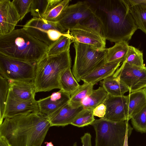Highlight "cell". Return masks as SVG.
I'll return each instance as SVG.
<instances>
[{
  "mask_svg": "<svg viewBox=\"0 0 146 146\" xmlns=\"http://www.w3.org/2000/svg\"><path fill=\"white\" fill-rule=\"evenodd\" d=\"M102 23L106 40L128 42L138 29L126 0L88 1Z\"/></svg>",
  "mask_w": 146,
  "mask_h": 146,
  "instance_id": "6da1fadb",
  "label": "cell"
},
{
  "mask_svg": "<svg viewBox=\"0 0 146 146\" xmlns=\"http://www.w3.org/2000/svg\"><path fill=\"white\" fill-rule=\"evenodd\" d=\"M50 127L48 120L38 114L19 115L5 118L0 125V136L11 146H41Z\"/></svg>",
  "mask_w": 146,
  "mask_h": 146,
  "instance_id": "7a4b0ae2",
  "label": "cell"
},
{
  "mask_svg": "<svg viewBox=\"0 0 146 146\" xmlns=\"http://www.w3.org/2000/svg\"><path fill=\"white\" fill-rule=\"evenodd\" d=\"M48 47L23 28L0 36V53L18 60L37 63L47 55Z\"/></svg>",
  "mask_w": 146,
  "mask_h": 146,
  "instance_id": "3957f363",
  "label": "cell"
},
{
  "mask_svg": "<svg viewBox=\"0 0 146 146\" xmlns=\"http://www.w3.org/2000/svg\"><path fill=\"white\" fill-rule=\"evenodd\" d=\"M71 67L70 50L56 55H47L43 58L36 64L34 82L36 92L60 89V76Z\"/></svg>",
  "mask_w": 146,
  "mask_h": 146,
  "instance_id": "277c9868",
  "label": "cell"
},
{
  "mask_svg": "<svg viewBox=\"0 0 146 146\" xmlns=\"http://www.w3.org/2000/svg\"><path fill=\"white\" fill-rule=\"evenodd\" d=\"M91 125L96 132L94 146H124L133 129L128 121H114L104 117L95 119Z\"/></svg>",
  "mask_w": 146,
  "mask_h": 146,
  "instance_id": "5b68a950",
  "label": "cell"
},
{
  "mask_svg": "<svg viewBox=\"0 0 146 146\" xmlns=\"http://www.w3.org/2000/svg\"><path fill=\"white\" fill-rule=\"evenodd\" d=\"M75 56L72 73L78 82L105 62L107 48L99 49L89 45L74 42Z\"/></svg>",
  "mask_w": 146,
  "mask_h": 146,
  "instance_id": "8992f818",
  "label": "cell"
},
{
  "mask_svg": "<svg viewBox=\"0 0 146 146\" xmlns=\"http://www.w3.org/2000/svg\"><path fill=\"white\" fill-rule=\"evenodd\" d=\"M33 36L49 47L62 36L72 38L69 30L64 32L58 22L33 17L23 28Z\"/></svg>",
  "mask_w": 146,
  "mask_h": 146,
  "instance_id": "52a82bcc",
  "label": "cell"
},
{
  "mask_svg": "<svg viewBox=\"0 0 146 146\" xmlns=\"http://www.w3.org/2000/svg\"><path fill=\"white\" fill-rule=\"evenodd\" d=\"M36 64L0 53V75L8 80L34 81Z\"/></svg>",
  "mask_w": 146,
  "mask_h": 146,
  "instance_id": "ba28073f",
  "label": "cell"
},
{
  "mask_svg": "<svg viewBox=\"0 0 146 146\" xmlns=\"http://www.w3.org/2000/svg\"><path fill=\"white\" fill-rule=\"evenodd\" d=\"M94 13L88 1H78L69 5L58 22L64 31L66 32L77 24H81Z\"/></svg>",
  "mask_w": 146,
  "mask_h": 146,
  "instance_id": "9c48e42d",
  "label": "cell"
},
{
  "mask_svg": "<svg viewBox=\"0 0 146 146\" xmlns=\"http://www.w3.org/2000/svg\"><path fill=\"white\" fill-rule=\"evenodd\" d=\"M129 89L130 93L146 88V68L122 63L114 74Z\"/></svg>",
  "mask_w": 146,
  "mask_h": 146,
  "instance_id": "30bf717a",
  "label": "cell"
},
{
  "mask_svg": "<svg viewBox=\"0 0 146 146\" xmlns=\"http://www.w3.org/2000/svg\"><path fill=\"white\" fill-rule=\"evenodd\" d=\"M72 37L71 42H78L99 49H104L106 39L94 29L78 24L70 29Z\"/></svg>",
  "mask_w": 146,
  "mask_h": 146,
  "instance_id": "8fae6325",
  "label": "cell"
},
{
  "mask_svg": "<svg viewBox=\"0 0 146 146\" xmlns=\"http://www.w3.org/2000/svg\"><path fill=\"white\" fill-rule=\"evenodd\" d=\"M103 103L106 108L104 118L117 122L129 120L128 95L115 96L108 94Z\"/></svg>",
  "mask_w": 146,
  "mask_h": 146,
  "instance_id": "7c38bea8",
  "label": "cell"
},
{
  "mask_svg": "<svg viewBox=\"0 0 146 146\" xmlns=\"http://www.w3.org/2000/svg\"><path fill=\"white\" fill-rule=\"evenodd\" d=\"M20 20V17L12 1L0 0V36L13 31Z\"/></svg>",
  "mask_w": 146,
  "mask_h": 146,
  "instance_id": "4fadbf2b",
  "label": "cell"
},
{
  "mask_svg": "<svg viewBox=\"0 0 146 146\" xmlns=\"http://www.w3.org/2000/svg\"><path fill=\"white\" fill-rule=\"evenodd\" d=\"M70 95L62 90L54 92L47 97L37 101L38 106V114L46 118L69 101Z\"/></svg>",
  "mask_w": 146,
  "mask_h": 146,
  "instance_id": "5bb4252c",
  "label": "cell"
},
{
  "mask_svg": "<svg viewBox=\"0 0 146 146\" xmlns=\"http://www.w3.org/2000/svg\"><path fill=\"white\" fill-rule=\"evenodd\" d=\"M39 112L37 101H19L15 99L9 92L4 112V119L32 113L38 114Z\"/></svg>",
  "mask_w": 146,
  "mask_h": 146,
  "instance_id": "9a60e30c",
  "label": "cell"
},
{
  "mask_svg": "<svg viewBox=\"0 0 146 146\" xmlns=\"http://www.w3.org/2000/svg\"><path fill=\"white\" fill-rule=\"evenodd\" d=\"M9 93L15 99L23 102H33L36 91L34 81L8 80Z\"/></svg>",
  "mask_w": 146,
  "mask_h": 146,
  "instance_id": "2e32d148",
  "label": "cell"
},
{
  "mask_svg": "<svg viewBox=\"0 0 146 146\" xmlns=\"http://www.w3.org/2000/svg\"><path fill=\"white\" fill-rule=\"evenodd\" d=\"M83 109L82 106L77 108H74L68 102L46 118L49 121L51 127L64 126L71 124Z\"/></svg>",
  "mask_w": 146,
  "mask_h": 146,
  "instance_id": "e0dca14e",
  "label": "cell"
},
{
  "mask_svg": "<svg viewBox=\"0 0 146 146\" xmlns=\"http://www.w3.org/2000/svg\"><path fill=\"white\" fill-rule=\"evenodd\" d=\"M121 61L103 62L81 80L84 83L95 84L99 81L113 75L120 66Z\"/></svg>",
  "mask_w": 146,
  "mask_h": 146,
  "instance_id": "ac0fdd59",
  "label": "cell"
},
{
  "mask_svg": "<svg viewBox=\"0 0 146 146\" xmlns=\"http://www.w3.org/2000/svg\"><path fill=\"white\" fill-rule=\"evenodd\" d=\"M128 96L129 120L146 106V88L130 93Z\"/></svg>",
  "mask_w": 146,
  "mask_h": 146,
  "instance_id": "d6986e66",
  "label": "cell"
},
{
  "mask_svg": "<svg viewBox=\"0 0 146 146\" xmlns=\"http://www.w3.org/2000/svg\"><path fill=\"white\" fill-rule=\"evenodd\" d=\"M46 11L43 19L56 22L60 18L64 11L69 5V0H48Z\"/></svg>",
  "mask_w": 146,
  "mask_h": 146,
  "instance_id": "ffe728a7",
  "label": "cell"
},
{
  "mask_svg": "<svg viewBox=\"0 0 146 146\" xmlns=\"http://www.w3.org/2000/svg\"><path fill=\"white\" fill-rule=\"evenodd\" d=\"M101 83L108 94L111 96H123L125 93L129 91V89L125 85L113 75L103 80Z\"/></svg>",
  "mask_w": 146,
  "mask_h": 146,
  "instance_id": "44dd1931",
  "label": "cell"
},
{
  "mask_svg": "<svg viewBox=\"0 0 146 146\" xmlns=\"http://www.w3.org/2000/svg\"><path fill=\"white\" fill-rule=\"evenodd\" d=\"M128 42L121 41L115 43L113 46L107 48L105 62L117 61L123 62L125 60L129 48Z\"/></svg>",
  "mask_w": 146,
  "mask_h": 146,
  "instance_id": "7402d4cb",
  "label": "cell"
},
{
  "mask_svg": "<svg viewBox=\"0 0 146 146\" xmlns=\"http://www.w3.org/2000/svg\"><path fill=\"white\" fill-rule=\"evenodd\" d=\"M108 94L103 86L93 90L91 93L86 97L82 103L84 109L92 110L99 104L103 103Z\"/></svg>",
  "mask_w": 146,
  "mask_h": 146,
  "instance_id": "603a6c76",
  "label": "cell"
},
{
  "mask_svg": "<svg viewBox=\"0 0 146 146\" xmlns=\"http://www.w3.org/2000/svg\"><path fill=\"white\" fill-rule=\"evenodd\" d=\"M75 78L69 68L63 72L60 78V89L71 95L79 87L80 85Z\"/></svg>",
  "mask_w": 146,
  "mask_h": 146,
  "instance_id": "cb8c5ba5",
  "label": "cell"
},
{
  "mask_svg": "<svg viewBox=\"0 0 146 146\" xmlns=\"http://www.w3.org/2000/svg\"><path fill=\"white\" fill-rule=\"evenodd\" d=\"M94 85L92 83H84L80 85L77 89L70 96L69 103L75 108L82 106L83 101L91 93L93 90Z\"/></svg>",
  "mask_w": 146,
  "mask_h": 146,
  "instance_id": "d4e9b609",
  "label": "cell"
},
{
  "mask_svg": "<svg viewBox=\"0 0 146 146\" xmlns=\"http://www.w3.org/2000/svg\"><path fill=\"white\" fill-rule=\"evenodd\" d=\"M129 12L137 29L146 34V5L139 4L130 6Z\"/></svg>",
  "mask_w": 146,
  "mask_h": 146,
  "instance_id": "484cf974",
  "label": "cell"
},
{
  "mask_svg": "<svg viewBox=\"0 0 146 146\" xmlns=\"http://www.w3.org/2000/svg\"><path fill=\"white\" fill-rule=\"evenodd\" d=\"M71 39L69 37L62 36L49 47L47 55H55L70 50Z\"/></svg>",
  "mask_w": 146,
  "mask_h": 146,
  "instance_id": "4316f807",
  "label": "cell"
},
{
  "mask_svg": "<svg viewBox=\"0 0 146 146\" xmlns=\"http://www.w3.org/2000/svg\"><path fill=\"white\" fill-rule=\"evenodd\" d=\"M9 86L8 80L0 75V125L3 121Z\"/></svg>",
  "mask_w": 146,
  "mask_h": 146,
  "instance_id": "83f0119b",
  "label": "cell"
},
{
  "mask_svg": "<svg viewBox=\"0 0 146 146\" xmlns=\"http://www.w3.org/2000/svg\"><path fill=\"white\" fill-rule=\"evenodd\" d=\"M93 110L83 109L77 115L71 125L78 127L91 125L95 120Z\"/></svg>",
  "mask_w": 146,
  "mask_h": 146,
  "instance_id": "f1b7e54d",
  "label": "cell"
},
{
  "mask_svg": "<svg viewBox=\"0 0 146 146\" xmlns=\"http://www.w3.org/2000/svg\"><path fill=\"white\" fill-rule=\"evenodd\" d=\"M124 61L133 65L145 67L143 53L138 49L129 46L128 50Z\"/></svg>",
  "mask_w": 146,
  "mask_h": 146,
  "instance_id": "f546056e",
  "label": "cell"
},
{
  "mask_svg": "<svg viewBox=\"0 0 146 146\" xmlns=\"http://www.w3.org/2000/svg\"><path fill=\"white\" fill-rule=\"evenodd\" d=\"M133 127L137 131L146 133V106L131 119Z\"/></svg>",
  "mask_w": 146,
  "mask_h": 146,
  "instance_id": "4dcf8cb0",
  "label": "cell"
},
{
  "mask_svg": "<svg viewBox=\"0 0 146 146\" xmlns=\"http://www.w3.org/2000/svg\"><path fill=\"white\" fill-rule=\"evenodd\" d=\"M48 0H32L30 12L33 17L43 19L46 11Z\"/></svg>",
  "mask_w": 146,
  "mask_h": 146,
  "instance_id": "1f68e13d",
  "label": "cell"
},
{
  "mask_svg": "<svg viewBox=\"0 0 146 146\" xmlns=\"http://www.w3.org/2000/svg\"><path fill=\"white\" fill-rule=\"evenodd\" d=\"M32 0H13L12 2L15 8L21 21L25 15L30 12V8Z\"/></svg>",
  "mask_w": 146,
  "mask_h": 146,
  "instance_id": "d6a6232c",
  "label": "cell"
},
{
  "mask_svg": "<svg viewBox=\"0 0 146 146\" xmlns=\"http://www.w3.org/2000/svg\"><path fill=\"white\" fill-rule=\"evenodd\" d=\"M80 24L94 29L105 38L102 23L94 13L92 15Z\"/></svg>",
  "mask_w": 146,
  "mask_h": 146,
  "instance_id": "836d02e7",
  "label": "cell"
},
{
  "mask_svg": "<svg viewBox=\"0 0 146 146\" xmlns=\"http://www.w3.org/2000/svg\"><path fill=\"white\" fill-rule=\"evenodd\" d=\"M106 109L105 105L103 103L98 106L93 110L94 115L100 118L104 117L106 114Z\"/></svg>",
  "mask_w": 146,
  "mask_h": 146,
  "instance_id": "e575fe53",
  "label": "cell"
},
{
  "mask_svg": "<svg viewBox=\"0 0 146 146\" xmlns=\"http://www.w3.org/2000/svg\"><path fill=\"white\" fill-rule=\"evenodd\" d=\"M91 138L92 136L90 133H85L81 138L82 146H92Z\"/></svg>",
  "mask_w": 146,
  "mask_h": 146,
  "instance_id": "d590c367",
  "label": "cell"
},
{
  "mask_svg": "<svg viewBox=\"0 0 146 146\" xmlns=\"http://www.w3.org/2000/svg\"><path fill=\"white\" fill-rule=\"evenodd\" d=\"M130 6L137 4L146 5V0H126Z\"/></svg>",
  "mask_w": 146,
  "mask_h": 146,
  "instance_id": "8d00e7d4",
  "label": "cell"
},
{
  "mask_svg": "<svg viewBox=\"0 0 146 146\" xmlns=\"http://www.w3.org/2000/svg\"><path fill=\"white\" fill-rule=\"evenodd\" d=\"M0 146H11L8 140L4 136H0Z\"/></svg>",
  "mask_w": 146,
  "mask_h": 146,
  "instance_id": "74e56055",
  "label": "cell"
},
{
  "mask_svg": "<svg viewBox=\"0 0 146 146\" xmlns=\"http://www.w3.org/2000/svg\"><path fill=\"white\" fill-rule=\"evenodd\" d=\"M45 143L46 144V146H54L51 142H45Z\"/></svg>",
  "mask_w": 146,
  "mask_h": 146,
  "instance_id": "f35d334b",
  "label": "cell"
},
{
  "mask_svg": "<svg viewBox=\"0 0 146 146\" xmlns=\"http://www.w3.org/2000/svg\"><path fill=\"white\" fill-rule=\"evenodd\" d=\"M128 138H127L125 140L124 146H128Z\"/></svg>",
  "mask_w": 146,
  "mask_h": 146,
  "instance_id": "ab89813d",
  "label": "cell"
},
{
  "mask_svg": "<svg viewBox=\"0 0 146 146\" xmlns=\"http://www.w3.org/2000/svg\"></svg>",
  "mask_w": 146,
  "mask_h": 146,
  "instance_id": "60d3db41",
  "label": "cell"
}]
</instances>
